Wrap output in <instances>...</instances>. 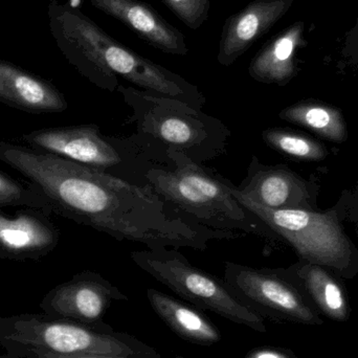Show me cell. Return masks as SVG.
Listing matches in <instances>:
<instances>
[{
	"label": "cell",
	"instance_id": "cell-1",
	"mask_svg": "<svg viewBox=\"0 0 358 358\" xmlns=\"http://www.w3.org/2000/svg\"><path fill=\"white\" fill-rule=\"evenodd\" d=\"M0 161L33 183L52 214L148 248L206 250L213 241L244 237L198 223L150 185H140L94 168L0 142Z\"/></svg>",
	"mask_w": 358,
	"mask_h": 358
},
{
	"label": "cell",
	"instance_id": "cell-2",
	"mask_svg": "<svg viewBox=\"0 0 358 358\" xmlns=\"http://www.w3.org/2000/svg\"><path fill=\"white\" fill-rule=\"evenodd\" d=\"M48 16L50 34L63 56L96 87L117 92L121 76L140 90L198 109L206 105L197 86L124 45L77 6L52 0Z\"/></svg>",
	"mask_w": 358,
	"mask_h": 358
},
{
	"label": "cell",
	"instance_id": "cell-3",
	"mask_svg": "<svg viewBox=\"0 0 358 358\" xmlns=\"http://www.w3.org/2000/svg\"><path fill=\"white\" fill-rule=\"evenodd\" d=\"M117 92L132 110L138 132L132 140L163 167L171 166L166 157L171 151L203 166L227 151L231 130L202 109L132 86L120 84Z\"/></svg>",
	"mask_w": 358,
	"mask_h": 358
},
{
	"label": "cell",
	"instance_id": "cell-4",
	"mask_svg": "<svg viewBox=\"0 0 358 358\" xmlns=\"http://www.w3.org/2000/svg\"><path fill=\"white\" fill-rule=\"evenodd\" d=\"M169 167L157 166L146 174L147 185L198 223L218 231L273 238L256 215L231 192V181L181 153L166 155Z\"/></svg>",
	"mask_w": 358,
	"mask_h": 358
},
{
	"label": "cell",
	"instance_id": "cell-5",
	"mask_svg": "<svg viewBox=\"0 0 358 358\" xmlns=\"http://www.w3.org/2000/svg\"><path fill=\"white\" fill-rule=\"evenodd\" d=\"M0 345L13 351L35 349L62 355L143 357L159 355L129 334L109 325L48 321L36 315L0 320Z\"/></svg>",
	"mask_w": 358,
	"mask_h": 358
},
{
	"label": "cell",
	"instance_id": "cell-6",
	"mask_svg": "<svg viewBox=\"0 0 358 358\" xmlns=\"http://www.w3.org/2000/svg\"><path fill=\"white\" fill-rule=\"evenodd\" d=\"M21 142L86 167L94 168L140 185H148L146 174L157 164L132 138H109L94 124L42 128L23 134Z\"/></svg>",
	"mask_w": 358,
	"mask_h": 358
},
{
	"label": "cell",
	"instance_id": "cell-7",
	"mask_svg": "<svg viewBox=\"0 0 358 358\" xmlns=\"http://www.w3.org/2000/svg\"><path fill=\"white\" fill-rule=\"evenodd\" d=\"M130 258L136 266L199 310L210 311L238 325L266 334L262 315L244 305L224 281L194 266L178 248L134 250Z\"/></svg>",
	"mask_w": 358,
	"mask_h": 358
},
{
	"label": "cell",
	"instance_id": "cell-8",
	"mask_svg": "<svg viewBox=\"0 0 358 358\" xmlns=\"http://www.w3.org/2000/svg\"><path fill=\"white\" fill-rule=\"evenodd\" d=\"M231 192L244 208L294 246L301 258L342 273L348 271L352 262V246L334 213L323 214L303 208L273 210L248 199L233 183Z\"/></svg>",
	"mask_w": 358,
	"mask_h": 358
},
{
	"label": "cell",
	"instance_id": "cell-9",
	"mask_svg": "<svg viewBox=\"0 0 358 358\" xmlns=\"http://www.w3.org/2000/svg\"><path fill=\"white\" fill-rule=\"evenodd\" d=\"M223 281L244 305L260 315L263 310L307 325L323 324L300 292L279 271L225 262Z\"/></svg>",
	"mask_w": 358,
	"mask_h": 358
},
{
	"label": "cell",
	"instance_id": "cell-10",
	"mask_svg": "<svg viewBox=\"0 0 358 358\" xmlns=\"http://www.w3.org/2000/svg\"><path fill=\"white\" fill-rule=\"evenodd\" d=\"M127 296L100 273L86 271L50 290L42 308L48 315L85 325L103 326L113 302H126Z\"/></svg>",
	"mask_w": 358,
	"mask_h": 358
},
{
	"label": "cell",
	"instance_id": "cell-11",
	"mask_svg": "<svg viewBox=\"0 0 358 358\" xmlns=\"http://www.w3.org/2000/svg\"><path fill=\"white\" fill-rule=\"evenodd\" d=\"M50 215L31 208L10 215L0 208V260H38L50 255L60 241Z\"/></svg>",
	"mask_w": 358,
	"mask_h": 358
},
{
	"label": "cell",
	"instance_id": "cell-12",
	"mask_svg": "<svg viewBox=\"0 0 358 358\" xmlns=\"http://www.w3.org/2000/svg\"><path fill=\"white\" fill-rule=\"evenodd\" d=\"M292 4L294 0H254L227 17L219 41V64L233 65L283 18Z\"/></svg>",
	"mask_w": 358,
	"mask_h": 358
},
{
	"label": "cell",
	"instance_id": "cell-13",
	"mask_svg": "<svg viewBox=\"0 0 358 358\" xmlns=\"http://www.w3.org/2000/svg\"><path fill=\"white\" fill-rule=\"evenodd\" d=\"M236 189L244 196L273 210H311L305 181L283 166H266L252 155L246 178Z\"/></svg>",
	"mask_w": 358,
	"mask_h": 358
},
{
	"label": "cell",
	"instance_id": "cell-14",
	"mask_svg": "<svg viewBox=\"0 0 358 358\" xmlns=\"http://www.w3.org/2000/svg\"><path fill=\"white\" fill-rule=\"evenodd\" d=\"M92 6L121 21L157 50L176 56L189 52L185 36L150 4L141 0H87Z\"/></svg>",
	"mask_w": 358,
	"mask_h": 358
},
{
	"label": "cell",
	"instance_id": "cell-15",
	"mask_svg": "<svg viewBox=\"0 0 358 358\" xmlns=\"http://www.w3.org/2000/svg\"><path fill=\"white\" fill-rule=\"evenodd\" d=\"M0 102L37 115L69 108L64 94L54 84L4 60H0Z\"/></svg>",
	"mask_w": 358,
	"mask_h": 358
},
{
	"label": "cell",
	"instance_id": "cell-16",
	"mask_svg": "<svg viewBox=\"0 0 358 358\" xmlns=\"http://www.w3.org/2000/svg\"><path fill=\"white\" fill-rule=\"evenodd\" d=\"M305 24L298 21L269 39L255 55L248 73L255 81L284 86L296 75L298 52L308 45Z\"/></svg>",
	"mask_w": 358,
	"mask_h": 358
},
{
	"label": "cell",
	"instance_id": "cell-17",
	"mask_svg": "<svg viewBox=\"0 0 358 358\" xmlns=\"http://www.w3.org/2000/svg\"><path fill=\"white\" fill-rule=\"evenodd\" d=\"M147 299L159 319L187 342L201 346H212L220 342L219 330L197 309L155 288L147 290Z\"/></svg>",
	"mask_w": 358,
	"mask_h": 358
},
{
	"label": "cell",
	"instance_id": "cell-18",
	"mask_svg": "<svg viewBox=\"0 0 358 358\" xmlns=\"http://www.w3.org/2000/svg\"><path fill=\"white\" fill-rule=\"evenodd\" d=\"M284 121L302 126L317 136L332 142L343 143L347 138L346 122L342 113L322 103L305 101L280 111Z\"/></svg>",
	"mask_w": 358,
	"mask_h": 358
},
{
	"label": "cell",
	"instance_id": "cell-19",
	"mask_svg": "<svg viewBox=\"0 0 358 358\" xmlns=\"http://www.w3.org/2000/svg\"><path fill=\"white\" fill-rule=\"evenodd\" d=\"M294 273L326 315L338 322L348 319L349 308L344 290L323 267L308 263Z\"/></svg>",
	"mask_w": 358,
	"mask_h": 358
},
{
	"label": "cell",
	"instance_id": "cell-20",
	"mask_svg": "<svg viewBox=\"0 0 358 358\" xmlns=\"http://www.w3.org/2000/svg\"><path fill=\"white\" fill-rule=\"evenodd\" d=\"M262 138L273 150L301 161H322L328 155L323 145L286 128H267Z\"/></svg>",
	"mask_w": 358,
	"mask_h": 358
},
{
	"label": "cell",
	"instance_id": "cell-21",
	"mask_svg": "<svg viewBox=\"0 0 358 358\" xmlns=\"http://www.w3.org/2000/svg\"><path fill=\"white\" fill-rule=\"evenodd\" d=\"M6 206L37 208L52 214L48 200L33 183L12 178L0 170V208Z\"/></svg>",
	"mask_w": 358,
	"mask_h": 358
},
{
	"label": "cell",
	"instance_id": "cell-22",
	"mask_svg": "<svg viewBox=\"0 0 358 358\" xmlns=\"http://www.w3.org/2000/svg\"><path fill=\"white\" fill-rule=\"evenodd\" d=\"M183 24L197 29L208 20L210 0H162Z\"/></svg>",
	"mask_w": 358,
	"mask_h": 358
},
{
	"label": "cell",
	"instance_id": "cell-23",
	"mask_svg": "<svg viewBox=\"0 0 358 358\" xmlns=\"http://www.w3.org/2000/svg\"><path fill=\"white\" fill-rule=\"evenodd\" d=\"M29 358H163L159 355H143V357H92V355H62L57 353L48 352V351L35 350V349H25L19 350Z\"/></svg>",
	"mask_w": 358,
	"mask_h": 358
},
{
	"label": "cell",
	"instance_id": "cell-24",
	"mask_svg": "<svg viewBox=\"0 0 358 358\" xmlns=\"http://www.w3.org/2000/svg\"><path fill=\"white\" fill-rule=\"evenodd\" d=\"M343 52L351 57H358V17L355 27L347 31L343 43Z\"/></svg>",
	"mask_w": 358,
	"mask_h": 358
},
{
	"label": "cell",
	"instance_id": "cell-25",
	"mask_svg": "<svg viewBox=\"0 0 358 358\" xmlns=\"http://www.w3.org/2000/svg\"><path fill=\"white\" fill-rule=\"evenodd\" d=\"M245 358H289L285 353L273 349H260L250 352Z\"/></svg>",
	"mask_w": 358,
	"mask_h": 358
},
{
	"label": "cell",
	"instance_id": "cell-26",
	"mask_svg": "<svg viewBox=\"0 0 358 358\" xmlns=\"http://www.w3.org/2000/svg\"><path fill=\"white\" fill-rule=\"evenodd\" d=\"M176 358H185V357H180V355H179V357H176Z\"/></svg>",
	"mask_w": 358,
	"mask_h": 358
}]
</instances>
